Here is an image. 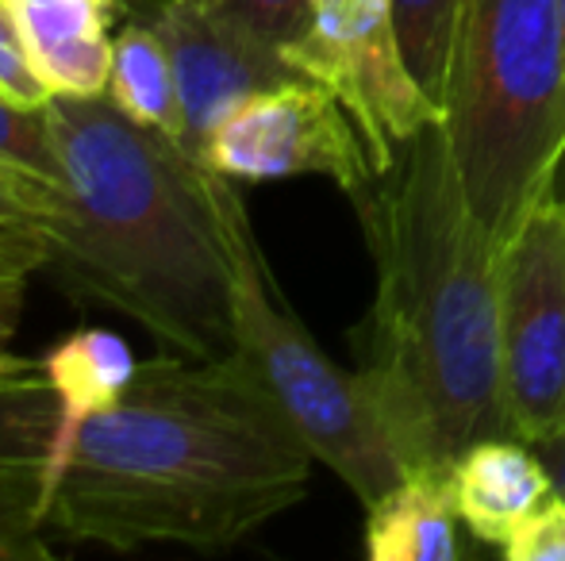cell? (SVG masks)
<instances>
[{
	"mask_svg": "<svg viewBox=\"0 0 565 561\" xmlns=\"http://www.w3.org/2000/svg\"><path fill=\"white\" fill-rule=\"evenodd\" d=\"M43 377L0 385V561H46L43 524Z\"/></svg>",
	"mask_w": 565,
	"mask_h": 561,
	"instance_id": "8fae6325",
	"label": "cell"
},
{
	"mask_svg": "<svg viewBox=\"0 0 565 561\" xmlns=\"http://www.w3.org/2000/svg\"><path fill=\"white\" fill-rule=\"evenodd\" d=\"M377 292L358 377L404 470L443 477L481 439H515L500 366V239L466 196L447 123L350 193Z\"/></svg>",
	"mask_w": 565,
	"mask_h": 561,
	"instance_id": "7a4b0ae2",
	"label": "cell"
},
{
	"mask_svg": "<svg viewBox=\"0 0 565 561\" xmlns=\"http://www.w3.org/2000/svg\"><path fill=\"white\" fill-rule=\"evenodd\" d=\"M500 366L515 439L565 431V196L554 185L500 239Z\"/></svg>",
	"mask_w": 565,
	"mask_h": 561,
	"instance_id": "8992f818",
	"label": "cell"
},
{
	"mask_svg": "<svg viewBox=\"0 0 565 561\" xmlns=\"http://www.w3.org/2000/svg\"><path fill=\"white\" fill-rule=\"evenodd\" d=\"M554 188L565 196V154H562V162H558V173H554Z\"/></svg>",
	"mask_w": 565,
	"mask_h": 561,
	"instance_id": "d4e9b609",
	"label": "cell"
},
{
	"mask_svg": "<svg viewBox=\"0 0 565 561\" xmlns=\"http://www.w3.org/2000/svg\"><path fill=\"white\" fill-rule=\"evenodd\" d=\"M285 58L300 77L335 93L381 170L431 123H447V108L404 58L393 0H312L305 31L285 46Z\"/></svg>",
	"mask_w": 565,
	"mask_h": 561,
	"instance_id": "52a82bcc",
	"label": "cell"
},
{
	"mask_svg": "<svg viewBox=\"0 0 565 561\" xmlns=\"http://www.w3.org/2000/svg\"><path fill=\"white\" fill-rule=\"evenodd\" d=\"M227 12H235L246 28H254L262 39L285 46L305 31L312 0H224Z\"/></svg>",
	"mask_w": 565,
	"mask_h": 561,
	"instance_id": "44dd1931",
	"label": "cell"
},
{
	"mask_svg": "<svg viewBox=\"0 0 565 561\" xmlns=\"http://www.w3.org/2000/svg\"><path fill=\"white\" fill-rule=\"evenodd\" d=\"M508 561H565V500L551 493L504 542Z\"/></svg>",
	"mask_w": 565,
	"mask_h": 561,
	"instance_id": "d6986e66",
	"label": "cell"
},
{
	"mask_svg": "<svg viewBox=\"0 0 565 561\" xmlns=\"http://www.w3.org/2000/svg\"><path fill=\"white\" fill-rule=\"evenodd\" d=\"M108 97L131 120L158 128L173 139H185L178 74L154 23H127L113 39V69H108Z\"/></svg>",
	"mask_w": 565,
	"mask_h": 561,
	"instance_id": "9a60e30c",
	"label": "cell"
},
{
	"mask_svg": "<svg viewBox=\"0 0 565 561\" xmlns=\"http://www.w3.org/2000/svg\"><path fill=\"white\" fill-rule=\"evenodd\" d=\"M23 296H28V278H0V346L20 327Z\"/></svg>",
	"mask_w": 565,
	"mask_h": 561,
	"instance_id": "7402d4cb",
	"label": "cell"
},
{
	"mask_svg": "<svg viewBox=\"0 0 565 561\" xmlns=\"http://www.w3.org/2000/svg\"><path fill=\"white\" fill-rule=\"evenodd\" d=\"M443 108L469 204L504 239L565 154L562 0H461Z\"/></svg>",
	"mask_w": 565,
	"mask_h": 561,
	"instance_id": "277c9868",
	"label": "cell"
},
{
	"mask_svg": "<svg viewBox=\"0 0 565 561\" xmlns=\"http://www.w3.org/2000/svg\"><path fill=\"white\" fill-rule=\"evenodd\" d=\"M135 358L127 343L105 327H82L39 358V377L46 389L43 450L66 442L93 412L116 404L135 377Z\"/></svg>",
	"mask_w": 565,
	"mask_h": 561,
	"instance_id": "4fadbf2b",
	"label": "cell"
},
{
	"mask_svg": "<svg viewBox=\"0 0 565 561\" xmlns=\"http://www.w3.org/2000/svg\"><path fill=\"white\" fill-rule=\"evenodd\" d=\"M365 558L370 561H454L458 516L443 477L412 473L365 508Z\"/></svg>",
	"mask_w": 565,
	"mask_h": 561,
	"instance_id": "5bb4252c",
	"label": "cell"
},
{
	"mask_svg": "<svg viewBox=\"0 0 565 561\" xmlns=\"http://www.w3.org/2000/svg\"><path fill=\"white\" fill-rule=\"evenodd\" d=\"M220 212L231 242V315H235V358L269 392L285 420L297 427L316 462L362 500L377 504L393 485L408 477L358 369H342L323 354L312 331L281 296L250 216L231 177H216Z\"/></svg>",
	"mask_w": 565,
	"mask_h": 561,
	"instance_id": "5b68a950",
	"label": "cell"
},
{
	"mask_svg": "<svg viewBox=\"0 0 565 561\" xmlns=\"http://www.w3.org/2000/svg\"><path fill=\"white\" fill-rule=\"evenodd\" d=\"M458 524L484 547L504 550L512 531L554 493L551 473L523 439H481L443 473Z\"/></svg>",
	"mask_w": 565,
	"mask_h": 561,
	"instance_id": "30bf717a",
	"label": "cell"
},
{
	"mask_svg": "<svg viewBox=\"0 0 565 561\" xmlns=\"http://www.w3.org/2000/svg\"><path fill=\"white\" fill-rule=\"evenodd\" d=\"M58 185L39 273L66 300L127 315L193 362L235 354L231 242L212 165L108 93L51 97Z\"/></svg>",
	"mask_w": 565,
	"mask_h": 561,
	"instance_id": "3957f363",
	"label": "cell"
},
{
	"mask_svg": "<svg viewBox=\"0 0 565 561\" xmlns=\"http://www.w3.org/2000/svg\"><path fill=\"white\" fill-rule=\"evenodd\" d=\"M39 362L31 358H20V354H12L8 346H0V385H12V381H23L28 374H35Z\"/></svg>",
	"mask_w": 565,
	"mask_h": 561,
	"instance_id": "cb8c5ba5",
	"label": "cell"
},
{
	"mask_svg": "<svg viewBox=\"0 0 565 561\" xmlns=\"http://www.w3.org/2000/svg\"><path fill=\"white\" fill-rule=\"evenodd\" d=\"M204 165L231 181L328 177L347 196L385 173L354 116L312 77H292L231 108L204 147Z\"/></svg>",
	"mask_w": 565,
	"mask_h": 561,
	"instance_id": "ba28073f",
	"label": "cell"
},
{
	"mask_svg": "<svg viewBox=\"0 0 565 561\" xmlns=\"http://www.w3.org/2000/svg\"><path fill=\"white\" fill-rule=\"evenodd\" d=\"M162 35L178 74L181 112H185V150L204 162L212 131L246 97L292 82L297 66L285 51L254 28H246L224 0H162L150 20Z\"/></svg>",
	"mask_w": 565,
	"mask_h": 561,
	"instance_id": "9c48e42d",
	"label": "cell"
},
{
	"mask_svg": "<svg viewBox=\"0 0 565 561\" xmlns=\"http://www.w3.org/2000/svg\"><path fill=\"white\" fill-rule=\"evenodd\" d=\"M97 4H105V8H108V4H113V0H97Z\"/></svg>",
	"mask_w": 565,
	"mask_h": 561,
	"instance_id": "484cf974",
	"label": "cell"
},
{
	"mask_svg": "<svg viewBox=\"0 0 565 561\" xmlns=\"http://www.w3.org/2000/svg\"><path fill=\"white\" fill-rule=\"evenodd\" d=\"M0 89L12 93V97L23 100V105H35V108H43L46 100H51L43 77L35 74V66H31L28 43H23L20 23H15V12L8 0H0Z\"/></svg>",
	"mask_w": 565,
	"mask_h": 561,
	"instance_id": "ffe728a7",
	"label": "cell"
},
{
	"mask_svg": "<svg viewBox=\"0 0 565 561\" xmlns=\"http://www.w3.org/2000/svg\"><path fill=\"white\" fill-rule=\"evenodd\" d=\"M0 278H4V273H0Z\"/></svg>",
	"mask_w": 565,
	"mask_h": 561,
	"instance_id": "83f0119b",
	"label": "cell"
},
{
	"mask_svg": "<svg viewBox=\"0 0 565 561\" xmlns=\"http://www.w3.org/2000/svg\"><path fill=\"white\" fill-rule=\"evenodd\" d=\"M28 43L31 66L51 97L108 93L113 39L97 0H8Z\"/></svg>",
	"mask_w": 565,
	"mask_h": 561,
	"instance_id": "7c38bea8",
	"label": "cell"
},
{
	"mask_svg": "<svg viewBox=\"0 0 565 561\" xmlns=\"http://www.w3.org/2000/svg\"><path fill=\"white\" fill-rule=\"evenodd\" d=\"M0 165L43 181V185H58L62 170L58 154H54L46 105H23L12 93L0 89Z\"/></svg>",
	"mask_w": 565,
	"mask_h": 561,
	"instance_id": "ac0fdd59",
	"label": "cell"
},
{
	"mask_svg": "<svg viewBox=\"0 0 565 561\" xmlns=\"http://www.w3.org/2000/svg\"><path fill=\"white\" fill-rule=\"evenodd\" d=\"M54 185L0 165V273L31 278L43 262V219Z\"/></svg>",
	"mask_w": 565,
	"mask_h": 561,
	"instance_id": "2e32d148",
	"label": "cell"
},
{
	"mask_svg": "<svg viewBox=\"0 0 565 561\" xmlns=\"http://www.w3.org/2000/svg\"><path fill=\"white\" fill-rule=\"evenodd\" d=\"M562 12H565V0H562Z\"/></svg>",
	"mask_w": 565,
	"mask_h": 561,
	"instance_id": "4316f807",
	"label": "cell"
},
{
	"mask_svg": "<svg viewBox=\"0 0 565 561\" xmlns=\"http://www.w3.org/2000/svg\"><path fill=\"white\" fill-rule=\"evenodd\" d=\"M458 12H461V0H393L404 58H408L416 82L439 105H443V93H447Z\"/></svg>",
	"mask_w": 565,
	"mask_h": 561,
	"instance_id": "e0dca14e",
	"label": "cell"
},
{
	"mask_svg": "<svg viewBox=\"0 0 565 561\" xmlns=\"http://www.w3.org/2000/svg\"><path fill=\"white\" fill-rule=\"evenodd\" d=\"M527 446L535 450L539 462H543L546 473H551V488L565 500V431L543 434V439H531Z\"/></svg>",
	"mask_w": 565,
	"mask_h": 561,
	"instance_id": "603a6c76",
	"label": "cell"
},
{
	"mask_svg": "<svg viewBox=\"0 0 565 561\" xmlns=\"http://www.w3.org/2000/svg\"><path fill=\"white\" fill-rule=\"evenodd\" d=\"M316 454L231 354L162 350L116 404L43 450V524L108 550H224L297 508Z\"/></svg>",
	"mask_w": 565,
	"mask_h": 561,
	"instance_id": "6da1fadb",
	"label": "cell"
}]
</instances>
